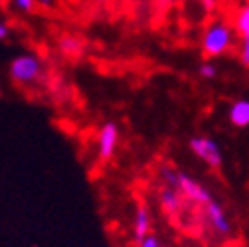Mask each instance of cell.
I'll return each mask as SVG.
<instances>
[{"instance_id":"6","label":"cell","mask_w":249,"mask_h":247,"mask_svg":"<svg viewBox=\"0 0 249 247\" xmlns=\"http://www.w3.org/2000/svg\"><path fill=\"white\" fill-rule=\"evenodd\" d=\"M204 212V218L206 222L212 226V229L217 233V235H230L231 233V222H230V215L226 213L224 206L220 200H212L210 204H206L202 208Z\"/></svg>"},{"instance_id":"1","label":"cell","mask_w":249,"mask_h":247,"mask_svg":"<svg viewBox=\"0 0 249 247\" xmlns=\"http://www.w3.org/2000/svg\"><path fill=\"white\" fill-rule=\"evenodd\" d=\"M159 174L160 178L166 182V186H172L176 188L182 198L190 204H196L200 208H204L206 204H210L213 200V194L204 186L202 182H198L194 176H190L188 172H182V170H176L172 168L170 164H162L159 168Z\"/></svg>"},{"instance_id":"2","label":"cell","mask_w":249,"mask_h":247,"mask_svg":"<svg viewBox=\"0 0 249 247\" xmlns=\"http://www.w3.org/2000/svg\"><path fill=\"white\" fill-rule=\"evenodd\" d=\"M235 28H231L228 22L224 20H213L202 36V53L206 57H220L224 53H228L233 46H235Z\"/></svg>"},{"instance_id":"16","label":"cell","mask_w":249,"mask_h":247,"mask_svg":"<svg viewBox=\"0 0 249 247\" xmlns=\"http://www.w3.org/2000/svg\"><path fill=\"white\" fill-rule=\"evenodd\" d=\"M8 32H10L8 22H6V20H2V22H0V40L6 42V40H8Z\"/></svg>"},{"instance_id":"18","label":"cell","mask_w":249,"mask_h":247,"mask_svg":"<svg viewBox=\"0 0 249 247\" xmlns=\"http://www.w3.org/2000/svg\"><path fill=\"white\" fill-rule=\"evenodd\" d=\"M38 2H40L44 8H52V6H53V0H38Z\"/></svg>"},{"instance_id":"5","label":"cell","mask_w":249,"mask_h":247,"mask_svg":"<svg viewBox=\"0 0 249 247\" xmlns=\"http://www.w3.org/2000/svg\"><path fill=\"white\" fill-rule=\"evenodd\" d=\"M119 141H121V129L115 121H107L101 125L99 135H97V154L101 162H109L115 152L119 148Z\"/></svg>"},{"instance_id":"8","label":"cell","mask_w":249,"mask_h":247,"mask_svg":"<svg viewBox=\"0 0 249 247\" xmlns=\"http://www.w3.org/2000/svg\"><path fill=\"white\" fill-rule=\"evenodd\" d=\"M150 226H152V220H150L148 208L146 206H139L137 212H135V222H133V239H135L137 245L146 235H150Z\"/></svg>"},{"instance_id":"4","label":"cell","mask_w":249,"mask_h":247,"mask_svg":"<svg viewBox=\"0 0 249 247\" xmlns=\"http://www.w3.org/2000/svg\"><path fill=\"white\" fill-rule=\"evenodd\" d=\"M188 148L196 159L206 162L210 168H220L224 164V154L220 144L210 137H192L188 141Z\"/></svg>"},{"instance_id":"3","label":"cell","mask_w":249,"mask_h":247,"mask_svg":"<svg viewBox=\"0 0 249 247\" xmlns=\"http://www.w3.org/2000/svg\"><path fill=\"white\" fill-rule=\"evenodd\" d=\"M42 61L32 53H20L10 59L8 64V77L18 85L36 83L42 77Z\"/></svg>"},{"instance_id":"12","label":"cell","mask_w":249,"mask_h":247,"mask_svg":"<svg viewBox=\"0 0 249 247\" xmlns=\"http://www.w3.org/2000/svg\"><path fill=\"white\" fill-rule=\"evenodd\" d=\"M36 2L38 0H10V6L14 10H18V12L28 14V12H32L36 8Z\"/></svg>"},{"instance_id":"15","label":"cell","mask_w":249,"mask_h":247,"mask_svg":"<svg viewBox=\"0 0 249 247\" xmlns=\"http://www.w3.org/2000/svg\"><path fill=\"white\" fill-rule=\"evenodd\" d=\"M139 247H162L160 245V239L154 235V233H150V235H146L141 243H139Z\"/></svg>"},{"instance_id":"14","label":"cell","mask_w":249,"mask_h":247,"mask_svg":"<svg viewBox=\"0 0 249 247\" xmlns=\"http://www.w3.org/2000/svg\"><path fill=\"white\" fill-rule=\"evenodd\" d=\"M198 75L202 79H213L217 75V68L213 64H210V61H206V64H200L198 68Z\"/></svg>"},{"instance_id":"13","label":"cell","mask_w":249,"mask_h":247,"mask_svg":"<svg viewBox=\"0 0 249 247\" xmlns=\"http://www.w3.org/2000/svg\"><path fill=\"white\" fill-rule=\"evenodd\" d=\"M237 57L245 68H249V38H241L239 48H237Z\"/></svg>"},{"instance_id":"17","label":"cell","mask_w":249,"mask_h":247,"mask_svg":"<svg viewBox=\"0 0 249 247\" xmlns=\"http://www.w3.org/2000/svg\"><path fill=\"white\" fill-rule=\"evenodd\" d=\"M200 4H202V8H204V10L212 12V10L215 8V4H217V0H200Z\"/></svg>"},{"instance_id":"7","label":"cell","mask_w":249,"mask_h":247,"mask_svg":"<svg viewBox=\"0 0 249 247\" xmlns=\"http://www.w3.org/2000/svg\"><path fill=\"white\" fill-rule=\"evenodd\" d=\"M159 202H160V208H162V212L166 215H176V213H180V210H182L186 200L182 198V194L176 188L164 186L159 192Z\"/></svg>"},{"instance_id":"11","label":"cell","mask_w":249,"mask_h":247,"mask_svg":"<svg viewBox=\"0 0 249 247\" xmlns=\"http://www.w3.org/2000/svg\"><path fill=\"white\" fill-rule=\"evenodd\" d=\"M233 28L235 32L241 36V38H249V2L243 4L237 14H235V20H233Z\"/></svg>"},{"instance_id":"9","label":"cell","mask_w":249,"mask_h":247,"mask_svg":"<svg viewBox=\"0 0 249 247\" xmlns=\"http://www.w3.org/2000/svg\"><path fill=\"white\" fill-rule=\"evenodd\" d=\"M228 121L237 129L249 127V99H235L228 109Z\"/></svg>"},{"instance_id":"10","label":"cell","mask_w":249,"mask_h":247,"mask_svg":"<svg viewBox=\"0 0 249 247\" xmlns=\"http://www.w3.org/2000/svg\"><path fill=\"white\" fill-rule=\"evenodd\" d=\"M57 48H59L61 55L68 57V59H77L83 53V42L77 36H64V38H59Z\"/></svg>"}]
</instances>
